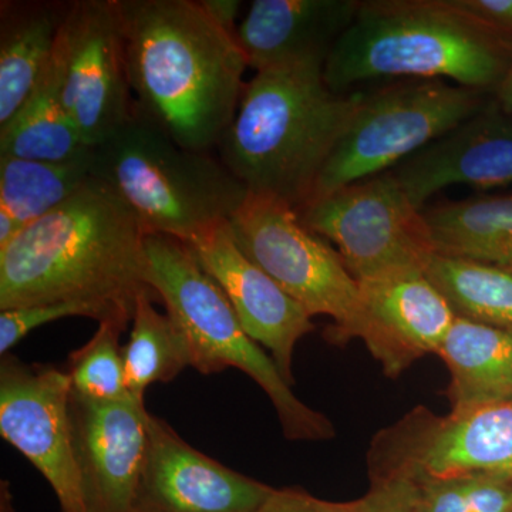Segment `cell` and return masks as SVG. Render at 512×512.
Here are the masks:
<instances>
[{
    "mask_svg": "<svg viewBox=\"0 0 512 512\" xmlns=\"http://www.w3.org/2000/svg\"><path fill=\"white\" fill-rule=\"evenodd\" d=\"M92 178L93 150L62 163L0 156V207L26 227L70 200Z\"/></svg>",
    "mask_w": 512,
    "mask_h": 512,
    "instance_id": "obj_23",
    "label": "cell"
},
{
    "mask_svg": "<svg viewBox=\"0 0 512 512\" xmlns=\"http://www.w3.org/2000/svg\"><path fill=\"white\" fill-rule=\"evenodd\" d=\"M357 0H254L237 29L248 67L322 63L355 19Z\"/></svg>",
    "mask_w": 512,
    "mask_h": 512,
    "instance_id": "obj_18",
    "label": "cell"
},
{
    "mask_svg": "<svg viewBox=\"0 0 512 512\" xmlns=\"http://www.w3.org/2000/svg\"><path fill=\"white\" fill-rule=\"evenodd\" d=\"M495 103L498 104L504 113L511 114L512 116V59L508 72L505 74L503 82L498 87L497 92L494 93Z\"/></svg>",
    "mask_w": 512,
    "mask_h": 512,
    "instance_id": "obj_34",
    "label": "cell"
},
{
    "mask_svg": "<svg viewBox=\"0 0 512 512\" xmlns=\"http://www.w3.org/2000/svg\"><path fill=\"white\" fill-rule=\"evenodd\" d=\"M92 150L46 76L15 117L0 127V156L62 163L87 156Z\"/></svg>",
    "mask_w": 512,
    "mask_h": 512,
    "instance_id": "obj_24",
    "label": "cell"
},
{
    "mask_svg": "<svg viewBox=\"0 0 512 512\" xmlns=\"http://www.w3.org/2000/svg\"><path fill=\"white\" fill-rule=\"evenodd\" d=\"M70 397L66 370L25 363L12 353L2 356L0 436L46 478L62 512H84Z\"/></svg>",
    "mask_w": 512,
    "mask_h": 512,
    "instance_id": "obj_12",
    "label": "cell"
},
{
    "mask_svg": "<svg viewBox=\"0 0 512 512\" xmlns=\"http://www.w3.org/2000/svg\"><path fill=\"white\" fill-rule=\"evenodd\" d=\"M357 92L359 99L345 133L323 165L306 204L389 173L493 101L488 92L446 80H399Z\"/></svg>",
    "mask_w": 512,
    "mask_h": 512,
    "instance_id": "obj_7",
    "label": "cell"
},
{
    "mask_svg": "<svg viewBox=\"0 0 512 512\" xmlns=\"http://www.w3.org/2000/svg\"><path fill=\"white\" fill-rule=\"evenodd\" d=\"M437 355L450 372L453 412L512 402V330L457 316Z\"/></svg>",
    "mask_w": 512,
    "mask_h": 512,
    "instance_id": "obj_19",
    "label": "cell"
},
{
    "mask_svg": "<svg viewBox=\"0 0 512 512\" xmlns=\"http://www.w3.org/2000/svg\"><path fill=\"white\" fill-rule=\"evenodd\" d=\"M303 224L335 245L357 282L426 272L437 254L429 225L392 173L309 202Z\"/></svg>",
    "mask_w": 512,
    "mask_h": 512,
    "instance_id": "obj_9",
    "label": "cell"
},
{
    "mask_svg": "<svg viewBox=\"0 0 512 512\" xmlns=\"http://www.w3.org/2000/svg\"><path fill=\"white\" fill-rule=\"evenodd\" d=\"M200 5L222 30L237 39V18L241 2L238 0H200Z\"/></svg>",
    "mask_w": 512,
    "mask_h": 512,
    "instance_id": "obj_32",
    "label": "cell"
},
{
    "mask_svg": "<svg viewBox=\"0 0 512 512\" xmlns=\"http://www.w3.org/2000/svg\"><path fill=\"white\" fill-rule=\"evenodd\" d=\"M0 512H16L8 481L0 483Z\"/></svg>",
    "mask_w": 512,
    "mask_h": 512,
    "instance_id": "obj_35",
    "label": "cell"
},
{
    "mask_svg": "<svg viewBox=\"0 0 512 512\" xmlns=\"http://www.w3.org/2000/svg\"><path fill=\"white\" fill-rule=\"evenodd\" d=\"M90 318L97 322L104 320H131L120 313L111 311L106 306L86 302H56L42 305L23 306V308L0 311V355L5 356L10 350L37 328L66 318Z\"/></svg>",
    "mask_w": 512,
    "mask_h": 512,
    "instance_id": "obj_28",
    "label": "cell"
},
{
    "mask_svg": "<svg viewBox=\"0 0 512 512\" xmlns=\"http://www.w3.org/2000/svg\"><path fill=\"white\" fill-rule=\"evenodd\" d=\"M66 3L2 2L0 127L22 109L45 76Z\"/></svg>",
    "mask_w": 512,
    "mask_h": 512,
    "instance_id": "obj_20",
    "label": "cell"
},
{
    "mask_svg": "<svg viewBox=\"0 0 512 512\" xmlns=\"http://www.w3.org/2000/svg\"><path fill=\"white\" fill-rule=\"evenodd\" d=\"M154 299V295L138 299L130 339L123 346L128 393L138 402H144L148 387L170 383L192 363L183 330L168 313L157 311Z\"/></svg>",
    "mask_w": 512,
    "mask_h": 512,
    "instance_id": "obj_22",
    "label": "cell"
},
{
    "mask_svg": "<svg viewBox=\"0 0 512 512\" xmlns=\"http://www.w3.org/2000/svg\"><path fill=\"white\" fill-rule=\"evenodd\" d=\"M357 284L369 320L365 345L384 375L394 379L421 357L437 355L457 315L426 272Z\"/></svg>",
    "mask_w": 512,
    "mask_h": 512,
    "instance_id": "obj_17",
    "label": "cell"
},
{
    "mask_svg": "<svg viewBox=\"0 0 512 512\" xmlns=\"http://www.w3.org/2000/svg\"><path fill=\"white\" fill-rule=\"evenodd\" d=\"M471 18L512 40V0H454Z\"/></svg>",
    "mask_w": 512,
    "mask_h": 512,
    "instance_id": "obj_31",
    "label": "cell"
},
{
    "mask_svg": "<svg viewBox=\"0 0 512 512\" xmlns=\"http://www.w3.org/2000/svg\"><path fill=\"white\" fill-rule=\"evenodd\" d=\"M23 228L25 227L20 224L15 215L0 207V249L8 247L10 242L15 241Z\"/></svg>",
    "mask_w": 512,
    "mask_h": 512,
    "instance_id": "obj_33",
    "label": "cell"
},
{
    "mask_svg": "<svg viewBox=\"0 0 512 512\" xmlns=\"http://www.w3.org/2000/svg\"><path fill=\"white\" fill-rule=\"evenodd\" d=\"M512 40L471 18L454 0H367L323 67L332 92L379 80H446L495 93Z\"/></svg>",
    "mask_w": 512,
    "mask_h": 512,
    "instance_id": "obj_3",
    "label": "cell"
},
{
    "mask_svg": "<svg viewBox=\"0 0 512 512\" xmlns=\"http://www.w3.org/2000/svg\"><path fill=\"white\" fill-rule=\"evenodd\" d=\"M390 173L419 210L451 185L477 190L512 187V116L494 99Z\"/></svg>",
    "mask_w": 512,
    "mask_h": 512,
    "instance_id": "obj_16",
    "label": "cell"
},
{
    "mask_svg": "<svg viewBox=\"0 0 512 512\" xmlns=\"http://www.w3.org/2000/svg\"><path fill=\"white\" fill-rule=\"evenodd\" d=\"M256 512H350L346 503L320 500L302 488H275Z\"/></svg>",
    "mask_w": 512,
    "mask_h": 512,
    "instance_id": "obj_30",
    "label": "cell"
},
{
    "mask_svg": "<svg viewBox=\"0 0 512 512\" xmlns=\"http://www.w3.org/2000/svg\"><path fill=\"white\" fill-rule=\"evenodd\" d=\"M323 67H271L245 84L217 151L248 192L274 195L296 210L311 198L359 99V92H332Z\"/></svg>",
    "mask_w": 512,
    "mask_h": 512,
    "instance_id": "obj_4",
    "label": "cell"
},
{
    "mask_svg": "<svg viewBox=\"0 0 512 512\" xmlns=\"http://www.w3.org/2000/svg\"><path fill=\"white\" fill-rule=\"evenodd\" d=\"M396 481L417 512H512V481L497 476Z\"/></svg>",
    "mask_w": 512,
    "mask_h": 512,
    "instance_id": "obj_27",
    "label": "cell"
},
{
    "mask_svg": "<svg viewBox=\"0 0 512 512\" xmlns=\"http://www.w3.org/2000/svg\"><path fill=\"white\" fill-rule=\"evenodd\" d=\"M146 259L148 285L183 330L191 349V367L201 375L235 367L251 377L274 404L288 440L328 441L336 436L332 421L301 402L274 359L249 338L227 296L183 241L148 234Z\"/></svg>",
    "mask_w": 512,
    "mask_h": 512,
    "instance_id": "obj_6",
    "label": "cell"
},
{
    "mask_svg": "<svg viewBox=\"0 0 512 512\" xmlns=\"http://www.w3.org/2000/svg\"><path fill=\"white\" fill-rule=\"evenodd\" d=\"M426 274L457 316L512 330V272L508 269L436 254Z\"/></svg>",
    "mask_w": 512,
    "mask_h": 512,
    "instance_id": "obj_25",
    "label": "cell"
},
{
    "mask_svg": "<svg viewBox=\"0 0 512 512\" xmlns=\"http://www.w3.org/2000/svg\"><path fill=\"white\" fill-rule=\"evenodd\" d=\"M275 488L205 456L148 414V447L134 512H256Z\"/></svg>",
    "mask_w": 512,
    "mask_h": 512,
    "instance_id": "obj_14",
    "label": "cell"
},
{
    "mask_svg": "<svg viewBox=\"0 0 512 512\" xmlns=\"http://www.w3.org/2000/svg\"><path fill=\"white\" fill-rule=\"evenodd\" d=\"M148 410L130 399L70 397L84 512H134L148 447Z\"/></svg>",
    "mask_w": 512,
    "mask_h": 512,
    "instance_id": "obj_15",
    "label": "cell"
},
{
    "mask_svg": "<svg viewBox=\"0 0 512 512\" xmlns=\"http://www.w3.org/2000/svg\"><path fill=\"white\" fill-rule=\"evenodd\" d=\"M147 235L126 202L93 175L0 249V311L86 302L133 319L141 296L157 298L147 281Z\"/></svg>",
    "mask_w": 512,
    "mask_h": 512,
    "instance_id": "obj_2",
    "label": "cell"
},
{
    "mask_svg": "<svg viewBox=\"0 0 512 512\" xmlns=\"http://www.w3.org/2000/svg\"><path fill=\"white\" fill-rule=\"evenodd\" d=\"M232 237L245 255L312 316H329L326 339L335 345L365 342L369 332L359 284L338 251L311 231L289 202L248 192L229 218Z\"/></svg>",
    "mask_w": 512,
    "mask_h": 512,
    "instance_id": "obj_8",
    "label": "cell"
},
{
    "mask_svg": "<svg viewBox=\"0 0 512 512\" xmlns=\"http://www.w3.org/2000/svg\"><path fill=\"white\" fill-rule=\"evenodd\" d=\"M184 244L227 296L249 338L271 352L285 382L293 386V353L299 340L315 330L312 316L242 252L228 221Z\"/></svg>",
    "mask_w": 512,
    "mask_h": 512,
    "instance_id": "obj_13",
    "label": "cell"
},
{
    "mask_svg": "<svg viewBox=\"0 0 512 512\" xmlns=\"http://www.w3.org/2000/svg\"><path fill=\"white\" fill-rule=\"evenodd\" d=\"M120 12L136 109L178 146L217 150L247 84L237 39L194 0H120Z\"/></svg>",
    "mask_w": 512,
    "mask_h": 512,
    "instance_id": "obj_1",
    "label": "cell"
},
{
    "mask_svg": "<svg viewBox=\"0 0 512 512\" xmlns=\"http://www.w3.org/2000/svg\"><path fill=\"white\" fill-rule=\"evenodd\" d=\"M45 76L90 148L134 114L120 0L66 3Z\"/></svg>",
    "mask_w": 512,
    "mask_h": 512,
    "instance_id": "obj_11",
    "label": "cell"
},
{
    "mask_svg": "<svg viewBox=\"0 0 512 512\" xmlns=\"http://www.w3.org/2000/svg\"><path fill=\"white\" fill-rule=\"evenodd\" d=\"M508 271H511V272H512V268L508 269Z\"/></svg>",
    "mask_w": 512,
    "mask_h": 512,
    "instance_id": "obj_36",
    "label": "cell"
},
{
    "mask_svg": "<svg viewBox=\"0 0 512 512\" xmlns=\"http://www.w3.org/2000/svg\"><path fill=\"white\" fill-rule=\"evenodd\" d=\"M346 505L350 512H417L406 488L387 480L370 481L369 491Z\"/></svg>",
    "mask_w": 512,
    "mask_h": 512,
    "instance_id": "obj_29",
    "label": "cell"
},
{
    "mask_svg": "<svg viewBox=\"0 0 512 512\" xmlns=\"http://www.w3.org/2000/svg\"><path fill=\"white\" fill-rule=\"evenodd\" d=\"M93 175L148 234L183 242L229 221L248 195L220 158L178 146L136 106L130 120L93 148Z\"/></svg>",
    "mask_w": 512,
    "mask_h": 512,
    "instance_id": "obj_5",
    "label": "cell"
},
{
    "mask_svg": "<svg viewBox=\"0 0 512 512\" xmlns=\"http://www.w3.org/2000/svg\"><path fill=\"white\" fill-rule=\"evenodd\" d=\"M370 480L512 478V402L436 414L414 407L373 437Z\"/></svg>",
    "mask_w": 512,
    "mask_h": 512,
    "instance_id": "obj_10",
    "label": "cell"
},
{
    "mask_svg": "<svg viewBox=\"0 0 512 512\" xmlns=\"http://www.w3.org/2000/svg\"><path fill=\"white\" fill-rule=\"evenodd\" d=\"M127 325L121 320L100 322L93 338L69 356L66 372L73 393L101 402L130 399L120 346Z\"/></svg>",
    "mask_w": 512,
    "mask_h": 512,
    "instance_id": "obj_26",
    "label": "cell"
},
{
    "mask_svg": "<svg viewBox=\"0 0 512 512\" xmlns=\"http://www.w3.org/2000/svg\"><path fill=\"white\" fill-rule=\"evenodd\" d=\"M423 214L437 254L512 268V195L443 202Z\"/></svg>",
    "mask_w": 512,
    "mask_h": 512,
    "instance_id": "obj_21",
    "label": "cell"
}]
</instances>
